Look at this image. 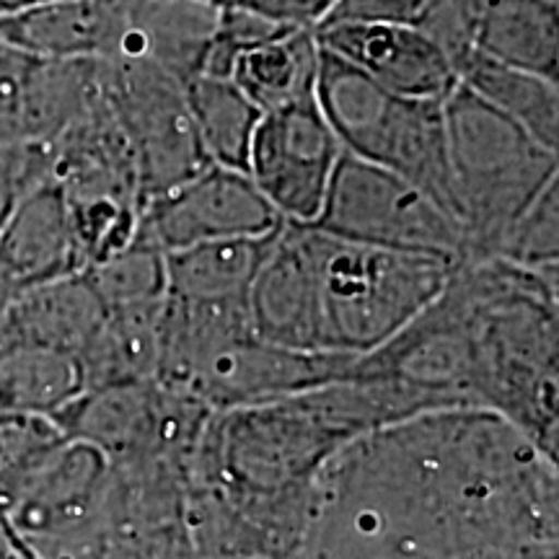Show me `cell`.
<instances>
[{
  "label": "cell",
  "instance_id": "1",
  "mask_svg": "<svg viewBox=\"0 0 559 559\" xmlns=\"http://www.w3.org/2000/svg\"><path fill=\"white\" fill-rule=\"evenodd\" d=\"M557 464L489 412H432L349 443L319 508L430 559H557Z\"/></svg>",
  "mask_w": 559,
  "mask_h": 559
},
{
  "label": "cell",
  "instance_id": "2",
  "mask_svg": "<svg viewBox=\"0 0 559 559\" xmlns=\"http://www.w3.org/2000/svg\"><path fill=\"white\" fill-rule=\"evenodd\" d=\"M451 280L469 317L474 407L506 419L557 464V277L502 260H466Z\"/></svg>",
  "mask_w": 559,
  "mask_h": 559
},
{
  "label": "cell",
  "instance_id": "3",
  "mask_svg": "<svg viewBox=\"0 0 559 559\" xmlns=\"http://www.w3.org/2000/svg\"><path fill=\"white\" fill-rule=\"evenodd\" d=\"M443 117L453 213L466 260H489L510 223L559 177V151L461 83L443 99Z\"/></svg>",
  "mask_w": 559,
  "mask_h": 559
},
{
  "label": "cell",
  "instance_id": "4",
  "mask_svg": "<svg viewBox=\"0 0 559 559\" xmlns=\"http://www.w3.org/2000/svg\"><path fill=\"white\" fill-rule=\"evenodd\" d=\"M321 345L360 358L412 324L443 293L459 262L366 247L311 228Z\"/></svg>",
  "mask_w": 559,
  "mask_h": 559
},
{
  "label": "cell",
  "instance_id": "5",
  "mask_svg": "<svg viewBox=\"0 0 559 559\" xmlns=\"http://www.w3.org/2000/svg\"><path fill=\"white\" fill-rule=\"evenodd\" d=\"M317 104L342 148L400 174L456 221L443 99L394 94L321 50Z\"/></svg>",
  "mask_w": 559,
  "mask_h": 559
},
{
  "label": "cell",
  "instance_id": "6",
  "mask_svg": "<svg viewBox=\"0 0 559 559\" xmlns=\"http://www.w3.org/2000/svg\"><path fill=\"white\" fill-rule=\"evenodd\" d=\"M309 226L366 247L466 260L464 234L438 202L400 174L347 151L334 169L317 221Z\"/></svg>",
  "mask_w": 559,
  "mask_h": 559
},
{
  "label": "cell",
  "instance_id": "7",
  "mask_svg": "<svg viewBox=\"0 0 559 559\" xmlns=\"http://www.w3.org/2000/svg\"><path fill=\"white\" fill-rule=\"evenodd\" d=\"M213 409L158 381L83 391L52 419L109 464H177L190 469Z\"/></svg>",
  "mask_w": 559,
  "mask_h": 559
},
{
  "label": "cell",
  "instance_id": "8",
  "mask_svg": "<svg viewBox=\"0 0 559 559\" xmlns=\"http://www.w3.org/2000/svg\"><path fill=\"white\" fill-rule=\"evenodd\" d=\"M104 102L135 158L140 207L207 166L185 83L145 60H99Z\"/></svg>",
  "mask_w": 559,
  "mask_h": 559
},
{
  "label": "cell",
  "instance_id": "9",
  "mask_svg": "<svg viewBox=\"0 0 559 559\" xmlns=\"http://www.w3.org/2000/svg\"><path fill=\"white\" fill-rule=\"evenodd\" d=\"M109 461L81 440H66L3 513V536L26 559L83 542L99 531Z\"/></svg>",
  "mask_w": 559,
  "mask_h": 559
},
{
  "label": "cell",
  "instance_id": "10",
  "mask_svg": "<svg viewBox=\"0 0 559 559\" xmlns=\"http://www.w3.org/2000/svg\"><path fill=\"white\" fill-rule=\"evenodd\" d=\"M342 153L345 148L313 96L262 115L247 174L280 218L309 226L324 205Z\"/></svg>",
  "mask_w": 559,
  "mask_h": 559
},
{
  "label": "cell",
  "instance_id": "11",
  "mask_svg": "<svg viewBox=\"0 0 559 559\" xmlns=\"http://www.w3.org/2000/svg\"><path fill=\"white\" fill-rule=\"evenodd\" d=\"M283 223L249 174L207 164L174 190L145 202L135 236L169 254L210 241L262 239Z\"/></svg>",
  "mask_w": 559,
  "mask_h": 559
},
{
  "label": "cell",
  "instance_id": "12",
  "mask_svg": "<svg viewBox=\"0 0 559 559\" xmlns=\"http://www.w3.org/2000/svg\"><path fill=\"white\" fill-rule=\"evenodd\" d=\"M355 358L272 345L254 332L228 342L202 366L185 394L213 412L290 400L349 373Z\"/></svg>",
  "mask_w": 559,
  "mask_h": 559
},
{
  "label": "cell",
  "instance_id": "13",
  "mask_svg": "<svg viewBox=\"0 0 559 559\" xmlns=\"http://www.w3.org/2000/svg\"><path fill=\"white\" fill-rule=\"evenodd\" d=\"M96 96L88 60H39L0 39V145L55 143Z\"/></svg>",
  "mask_w": 559,
  "mask_h": 559
},
{
  "label": "cell",
  "instance_id": "14",
  "mask_svg": "<svg viewBox=\"0 0 559 559\" xmlns=\"http://www.w3.org/2000/svg\"><path fill=\"white\" fill-rule=\"evenodd\" d=\"M251 332L272 345L326 353L309 226L283 223L247 293Z\"/></svg>",
  "mask_w": 559,
  "mask_h": 559
},
{
  "label": "cell",
  "instance_id": "15",
  "mask_svg": "<svg viewBox=\"0 0 559 559\" xmlns=\"http://www.w3.org/2000/svg\"><path fill=\"white\" fill-rule=\"evenodd\" d=\"M313 32L321 50L394 94L445 99L459 83L443 50L412 24H324Z\"/></svg>",
  "mask_w": 559,
  "mask_h": 559
},
{
  "label": "cell",
  "instance_id": "16",
  "mask_svg": "<svg viewBox=\"0 0 559 559\" xmlns=\"http://www.w3.org/2000/svg\"><path fill=\"white\" fill-rule=\"evenodd\" d=\"M83 270L86 264L75 241L66 194L50 177L32 187L13 207L0 234V275L16 290H26Z\"/></svg>",
  "mask_w": 559,
  "mask_h": 559
},
{
  "label": "cell",
  "instance_id": "17",
  "mask_svg": "<svg viewBox=\"0 0 559 559\" xmlns=\"http://www.w3.org/2000/svg\"><path fill=\"white\" fill-rule=\"evenodd\" d=\"M104 317L99 296L79 272L21 290L0 326V345L45 347L79 358Z\"/></svg>",
  "mask_w": 559,
  "mask_h": 559
},
{
  "label": "cell",
  "instance_id": "18",
  "mask_svg": "<svg viewBox=\"0 0 559 559\" xmlns=\"http://www.w3.org/2000/svg\"><path fill=\"white\" fill-rule=\"evenodd\" d=\"M472 50L559 83V0H464Z\"/></svg>",
  "mask_w": 559,
  "mask_h": 559
},
{
  "label": "cell",
  "instance_id": "19",
  "mask_svg": "<svg viewBox=\"0 0 559 559\" xmlns=\"http://www.w3.org/2000/svg\"><path fill=\"white\" fill-rule=\"evenodd\" d=\"M117 37V13L99 0H58L0 19V39L39 60H102Z\"/></svg>",
  "mask_w": 559,
  "mask_h": 559
},
{
  "label": "cell",
  "instance_id": "20",
  "mask_svg": "<svg viewBox=\"0 0 559 559\" xmlns=\"http://www.w3.org/2000/svg\"><path fill=\"white\" fill-rule=\"evenodd\" d=\"M272 236L210 241L166 254V296L190 304H247Z\"/></svg>",
  "mask_w": 559,
  "mask_h": 559
},
{
  "label": "cell",
  "instance_id": "21",
  "mask_svg": "<svg viewBox=\"0 0 559 559\" xmlns=\"http://www.w3.org/2000/svg\"><path fill=\"white\" fill-rule=\"evenodd\" d=\"M321 47L313 29H288L241 52L230 81L262 115L317 96Z\"/></svg>",
  "mask_w": 559,
  "mask_h": 559
},
{
  "label": "cell",
  "instance_id": "22",
  "mask_svg": "<svg viewBox=\"0 0 559 559\" xmlns=\"http://www.w3.org/2000/svg\"><path fill=\"white\" fill-rule=\"evenodd\" d=\"M456 79L481 102L519 122L539 143L559 151V83L469 50L456 62Z\"/></svg>",
  "mask_w": 559,
  "mask_h": 559
},
{
  "label": "cell",
  "instance_id": "23",
  "mask_svg": "<svg viewBox=\"0 0 559 559\" xmlns=\"http://www.w3.org/2000/svg\"><path fill=\"white\" fill-rule=\"evenodd\" d=\"M160 309L164 304L153 309L109 311L104 317L79 355L83 391L156 381Z\"/></svg>",
  "mask_w": 559,
  "mask_h": 559
},
{
  "label": "cell",
  "instance_id": "24",
  "mask_svg": "<svg viewBox=\"0 0 559 559\" xmlns=\"http://www.w3.org/2000/svg\"><path fill=\"white\" fill-rule=\"evenodd\" d=\"M185 99L207 164L247 174L251 140L260 128L262 111L234 81L218 75H194L185 83Z\"/></svg>",
  "mask_w": 559,
  "mask_h": 559
},
{
  "label": "cell",
  "instance_id": "25",
  "mask_svg": "<svg viewBox=\"0 0 559 559\" xmlns=\"http://www.w3.org/2000/svg\"><path fill=\"white\" fill-rule=\"evenodd\" d=\"M83 394L75 355L29 345H0V412L55 417Z\"/></svg>",
  "mask_w": 559,
  "mask_h": 559
},
{
  "label": "cell",
  "instance_id": "26",
  "mask_svg": "<svg viewBox=\"0 0 559 559\" xmlns=\"http://www.w3.org/2000/svg\"><path fill=\"white\" fill-rule=\"evenodd\" d=\"M83 275L107 313L153 309L166 300V254L138 236L107 260L83 270Z\"/></svg>",
  "mask_w": 559,
  "mask_h": 559
},
{
  "label": "cell",
  "instance_id": "27",
  "mask_svg": "<svg viewBox=\"0 0 559 559\" xmlns=\"http://www.w3.org/2000/svg\"><path fill=\"white\" fill-rule=\"evenodd\" d=\"M66 440L52 417L0 412V528L16 495Z\"/></svg>",
  "mask_w": 559,
  "mask_h": 559
},
{
  "label": "cell",
  "instance_id": "28",
  "mask_svg": "<svg viewBox=\"0 0 559 559\" xmlns=\"http://www.w3.org/2000/svg\"><path fill=\"white\" fill-rule=\"evenodd\" d=\"M489 260L557 277L559 260V177L528 202L502 234Z\"/></svg>",
  "mask_w": 559,
  "mask_h": 559
},
{
  "label": "cell",
  "instance_id": "29",
  "mask_svg": "<svg viewBox=\"0 0 559 559\" xmlns=\"http://www.w3.org/2000/svg\"><path fill=\"white\" fill-rule=\"evenodd\" d=\"M55 151L50 143L0 145V234L13 207L32 187L52 177Z\"/></svg>",
  "mask_w": 559,
  "mask_h": 559
},
{
  "label": "cell",
  "instance_id": "30",
  "mask_svg": "<svg viewBox=\"0 0 559 559\" xmlns=\"http://www.w3.org/2000/svg\"><path fill=\"white\" fill-rule=\"evenodd\" d=\"M215 9H239L290 29H317L337 0H205Z\"/></svg>",
  "mask_w": 559,
  "mask_h": 559
},
{
  "label": "cell",
  "instance_id": "31",
  "mask_svg": "<svg viewBox=\"0 0 559 559\" xmlns=\"http://www.w3.org/2000/svg\"><path fill=\"white\" fill-rule=\"evenodd\" d=\"M425 3H428V0H337L324 24H412L415 26V21L419 19V13H423Z\"/></svg>",
  "mask_w": 559,
  "mask_h": 559
},
{
  "label": "cell",
  "instance_id": "32",
  "mask_svg": "<svg viewBox=\"0 0 559 559\" xmlns=\"http://www.w3.org/2000/svg\"><path fill=\"white\" fill-rule=\"evenodd\" d=\"M58 3V0H0V19L16 16V13L39 9V5Z\"/></svg>",
  "mask_w": 559,
  "mask_h": 559
},
{
  "label": "cell",
  "instance_id": "33",
  "mask_svg": "<svg viewBox=\"0 0 559 559\" xmlns=\"http://www.w3.org/2000/svg\"><path fill=\"white\" fill-rule=\"evenodd\" d=\"M19 293H21V290L13 288V285L9 283V280H5L3 275H0V326H3L5 317H9V311H11L13 300H16Z\"/></svg>",
  "mask_w": 559,
  "mask_h": 559
},
{
  "label": "cell",
  "instance_id": "34",
  "mask_svg": "<svg viewBox=\"0 0 559 559\" xmlns=\"http://www.w3.org/2000/svg\"><path fill=\"white\" fill-rule=\"evenodd\" d=\"M0 559H26L24 555L16 547H11L9 542H5V536H0Z\"/></svg>",
  "mask_w": 559,
  "mask_h": 559
},
{
  "label": "cell",
  "instance_id": "35",
  "mask_svg": "<svg viewBox=\"0 0 559 559\" xmlns=\"http://www.w3.org/2000/svg\"><path fill=\"white\" fill-rule=\"evenodd\" d=\"M169 559H198V551H194L192 542H190V544H185V547H181V549L174 551Z\"/></svg>",
  "mask_w": 559,
  "mask_h": 559
},
{
  "label": "cell",
  "instance_id": "36",
  "mask_svg": "<svg viewBox=\"0 0 559 559\" xmlns=\"http://www.w3.org/2000/svg\"><path fill=\"white\" fill-rule=\"evenodd\" d=\"M99 3L109 5V9H120V5H130V3H135V0H99Z\"/></svg>",
  "mask_w": 559,
  "mask_h": 559
},
{
  "label": "cell",
  "instance_id": "37",
  "mask_svg": "<svg viewBox=\"0 0 559 559\" xmlns=\"http://www.w3.org/2000/svg\"><path fill=\"white\" fill-rule=\"evenodd\" d=\"M0 536H3V528H0Z\"/></svg>",
  "mask_w": 559,
  "mask_h": 559
}]
</instances>
